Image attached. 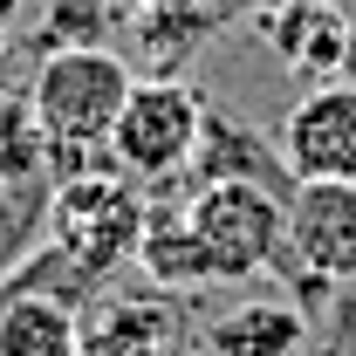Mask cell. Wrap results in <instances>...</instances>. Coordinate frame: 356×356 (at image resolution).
<instances>
[{
  "label": "cell",
  "mask_w": 356,
  "mask_h": 356,
  "mask_svg": "<svg viewBox=\"0 0 356 356\" xmlns=\"http://www.w3.org/2000/svg\"><path fill=\"white\" fill-rule=\"evenodd\" d=\"M199 131H206V103L172 76H151V83H131V96H124L117 131H110V158L137 178H172L192 165Z\"/></svg>",
  "instance_id": "3"
},
{
  "label": "cell",
  "mask_w": 356,
  "mask_h": 356,
  "mask_svg": "<svg viewBox=\"0 0 356 356\" xmlns=\"http://www.w3.org/2000/svg\"><path fill=\"white\" fill-rule=\"evenodd\" d=\"M274 151H281L288 178H356V83L350 76L302 89L288 103V124H281Z\"/></svg>",
  "instance_id": "5"
},
{
  "label": "cell",
  "mask_w": 356,
  "mask_h": 356,
  "mask_svg": "<svg viewBox=\"0 0 356 356\" xmlns=\"http://www.w3.org/2000/svg\"><path fill=\"white\" fill-rule=\"evenodd\" d=\"M288 206V267L329 288H356V178H295Z\"/></svg>",
  "instance_id": "4"
},
{
  "label": "cell",
  "mask_w": 356,
  "mask_h": 356,
  "mask_svg": "<svg viewBox=\"0 0 356 356\" xmlns=\"http://www.w3.org/2000/svg\"><path fill=\"white\" fill-rule=\"evenodd\" d=\"M55 220H62V247L103 281L110 267L137 254V226H144V199H131L117 178L110 185H83V192H62L55 199Z\"/></svg>",
  "instance_id": "6"
},
{
  "label": "cell",
  "mask_w": 356,
  "mask_h": 356,
  "mask_svg": "<svg viewBox=\"0 0 356 356\" xmlns=\"http://www.w3.org/2000/svg\"><path fill=\"white\" fill-rule=\"evenodd\" d=\"M0 356H83V315L55 288L7 281L0 288Z\"/></svg>",
  "instance_id": "7"
},
{
  "label": "cell",
  "mask_w": 356,
  "mask_h": 356,
  "mask_svg": "<svg viewBox=\"0 0 356 356\" xmlns=\"http://www.w3.org/2000/svg\"><path fill=\"white\" fill-rule=\"evenodd\" d=\"M83 356H185V309L110 302L96 322H83Z\"/></svg>",
  "instance_id": "8"
},
{
  "label": "cell",
  "mask_w": 356,
  "mask_h": 356,
  "mask_svg": "<svg viewBox=\"0 0 356 356\" xmlns=\"http://www.w3.org/2000/svg\"><path fill=\"white\" fill-rule=\"evenodd\" d=\"M137 267L158 281V288H213V267H206V247L185 220V206H144V226H137Z\"/></svg>",
  "instance_id": "10"
},
{
  "label": "cell",
  "mask_w": 356,
  "mask_h": 356,
  "mask_svg": "<svg viewBox=\"0 0 356 356\" xmlns=\"http://www.w3.org/2000/svg\"><path fill=\"white\" fill-rule=\"evenodd\" d=\"M309 343V315L295 309V302H240L233 315L213 322V336H206V356H302Z\"/></svg>",
  "instance_id": "9"
},
{
  "label": "cell",
  "mask_w": 356,
  "mask_h": 356,
  "mask_svg": "<svg viewBox=\"0 0 356 356\" xmlns=\"http://www.w3.org/2000/svg\"><path fill=\"white\" fill-rule=\"evenodd\" d=\"M329 302H336V315L322 322V336L302 343V356H356V288H336Z\"/></svg>",
  "instance_id": "11"
},
{
  "label": "cell",
  "mask_w": 356,
  "mask_h": 356,
  "mask_svg": "<svg viewBox=\"0 0 356 356\" xmlns=\"http://www.w3.org/2000/svg\"><path fill=\"white\" fill-rule=\"evenodd\" d=\"M131 62L103 42H62L48 48V62L35 69L28 89V110L42 124L48 151H89V144H110L117 131V110L131 96Z\"/></svg>",
  "instance_id": "1"
},
{
  "label": "cell",
  "mask_w": 356,
  "mask_h": 356,
  "mask_svg": "<svg viewBox=\"0 0 356 356\" xmlns=\"http://www.w3.org/2000/svg\"><path fill=\"white\" fill-rule=\"evenodd\" d=\"M185 220L206 247L213 281H254L288 267V206L254 178H206L185 199Z\"/></svg>",
  "instance_id": "2"
},
{
  "label": "cell",
  "mask_w": 356,
  "mask_h": 356,
  "mask_svg": "<svg viewBox=\"0 0 356 356\" xmlns=\"http://www.w3.org/2000/svg\"><path fill=\"white\" fill-rule=\"evenodd\" d=\"M343 76L356 83V28H343Z\"/></svg>",
  "instance_id": "12"
}]
</instances>
